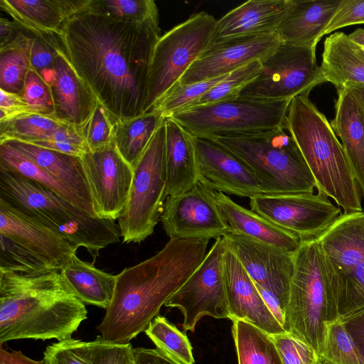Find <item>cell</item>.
Instances as JSON below:
<instances>
[{"instance_id": "cell-32", "label": "cell", "mask_w": 364, "mask_h": 364, "mask_svg": "<svg viewBox=\"0 0 364 364\" xmlns=\"http://www.w3.org/2000/svg\"><path fill=\"white\" fill-rule=\"evenodd\" d=\"M0 166L37 183L84 210L90 215L97 217L93 208L84 201L72 189L6 143L0 144Z\"/></svg>"}, {"instance_id": "cell-7", "label": "cell", "mask_w": 364, "mask_h": 364, "mask_svg": "<svg viewBox=\"0 0 364 364\" xmlns=\"http://www.w3.org/2000/svg\"><path fill=\"white\" fill-rule=\"evenodd\" d=\"M284 128L213 139L242 159L255 172L262 194L311 193L315 178L296 141Z\"/></svg>"}, {"instance_id": "cell-1", "label": "cell", "mask_w": 364, "mask_h": 364, "mask_svg": "<svg viewBox=\"0 0 364 364\" xmlns=\"http://www.w3.org/2000/svg\"><path fill=\"white\" fill-rule=\"evenodd\" d=\"M87 7L67 21L60 35L73 67L113 124L147 112L151 58L161 36L159 20L126 22Z\"/></svg>"}, {"instance_id": "cell-15", "label": "cell", "mask_w": 364, "mask_h": 364, "mask_svg": "<svg viewBox=\"0 0 364 364\" xmlns=\"http://www.w3.org/2000/svg\"><path fill=\"white\" fill-rule=\"evenodd\" d=\"M80 158L96 216L117 220L129 199L133 167L114 142L89 150Z\"/></svg>"}, {"instance_id": "cell-36", "label": "cell", "mask_w": 364, "mask_h": 364, "mask_svg": "<svg viewBox=\"0 0 364 364\" xmlns=\"http://www.w3.org/2000/svg\"><path fill=\"white\" fill-rule=\"evenodd\" d=\"M64 124L53 118L35 114L0 122V144L15 140L33 144L47 139Z\"/></svg>"}, {"instance_id": "cell-54", "label": "cell", "mask_w": 364, "mask_h": 364, "mask_svg": "<svg viewBox=\"0 0 364 364\" xmlns=\"http://www.w3.org/2000/svg\"><path fill=\"white\" fill-rule=\"evenodd\" d=\"M343 87L349 88L358 99L364 107V85L360 84H348Z\"/></svg>"}, {"instance_id": "cell-17", "label": "cell", "mask_w": 364, "mask_h": 364, "mask_svg": "<svg viewBox=\"0 0 364 364\" xmlns=\"http://www.w3.org/2000/svg\"><path fill=\"white\" fill-rule=\"evenodd\" d=\"M222 238L254 283L272 295L287 312L294 252L231 232Z\"/></svg>"}, {"instance_id": "cell-18", "label": "cell", "mask_w": 364, "mask_h": 364, "mask_svg": "<svg viewBox=\"0 0 364 364\" xmlns=\"http://www.w3.org/2000/svg\"><path fill=\"white\" fill-rule=\"evenodd\" d=\"M0 235L42 260L53 271H60L77 250L60 233L2 198Z\"/></svg>"}, {"instance_id": "cell-3", "label": "cell", "mask_w": 364, "mask_h": 364, "mask_svg": "<svg viewBox=\"0 0 364 364\" xmlns=\"http://www.w3.org/2000/svg\"><path fill=\"white\" fill-rule=\"evenodd\" d=\"M87 318L84 303L59 271L28 274L0 270V344L19 339L62 341Z\"/></svg>"}, {"instance_id": "cell-13", "label": "cell", "mask_w": 364, "mask_h": 364, "mask_svg": "<svg viewBox=\"0 0 364 364\" xmlns=\"http://www.w3.org/2000/svg\"><path fill=\"white\" fill-rule=\"evenodd\" d=\"M250 210L294 233L301 241L318 240L341 216V209L321 191L259 195L250 199Z\"/></svg>"}, {"instance_id": "cell-51", "label": "cell", "mask_w": 364, "mask_h": 364, "mask_svg": "<svg viewBox=\"0 0 364 364\" xmlns=\"http://www.w3.org/2000/svg\"><path fill=\"white\" fill-rule=\"evenodd\" d=\"M134 364H186L159 348H134Z\"/></svg>"}, {"instance_id": "cell-2", "label": "cell", "mask_w": 364, "mask_h": 364, "mask_svg": "<svg viewBox=\"0 0 364 364\" xmlns=\"http://www.w3.org/2000/svg\"><path fill=\"white\" fill-rule=\"evenodd\" d=\"M210 239H170L156 255L117 274L114 295L97 326L106 342L127 344L145 331L207 255Z\"/></svg>"}, {"instance_id": "cell-19", "label": "cell", "mask_w": 364, "mask_h": 364, "mask_svg": "<svg viewBox=\"0 0 364 364\" xmlns=\"http://www.w3.org/2000/svg\"><path fill=\"white\" fill-rule=\"evenodd\" d=\"M279 43L276 33L238 36L211 43L178 83H195L228 75L252 61H261Z\"/></svg>"}, {"instance_id": "cell-50", "label": "cell", "mask_w": 364, "mask_h": 364, "mask_svg": "<svg viewBox=\"0 0 364 364\" xmlns=\"http://www.w3.org/2000/svg\"><path fill=\"white\" fill-rule=\"evenodd\" d=\"M340 320L364 358V308L341 317Z\"/></svg>"}, {"instance_id": "cell-47", "label": "cell", "mask_w": 364, "mask_h": 364, "mask_svg": "<svg viewBox=\"0 0 364 364\" xmlns=\"http://www.w3.org/2000/svg\"><path fill=\"white\" fill-rule=\"evenodd\" d=\"M92 364H134V348L127 344L111 343L100 336L90 341Z\"/></svg>"}, {"instance_id": "cell-35", "label": "cell", "mask_w": 364, "mask_h": 364, "mask_svg": "<svg viewBox=\"0 0 364 364\" xmlns=\"http://www.w3.org/2000/svg\"><path fill=\"white\" fill-rule=\"evenodd\" d=\"M32 38L26 31L16 42L0 50V89L21 95L26 76L31 68Z\"/></svg>"}, {"instance_id": "cell-29", "label": "cell", "mask_w": 364, "mask_h": 364, "mask_svg": "<svg viewBox=\"0 0 364 364\" xmlns=\"http://www.w3.org/2000/svg\"><path fill=\"white\" fill-rule=\"evenodd\" d=\"M320 67L325 82L337 89L348 84L364 85V48L343 32L331 34L324 41Z\"/></svg>"}, {"instance_id": "cell-14", "label": "cell", "mask_w": 364, "mask_h": 364, "mask_svg": "<svg viewBox=\"0 0 364 364\" xmlns=\"http://www.w3.org/2000/svg\"><path fill=\"white\" fill-rule=\"evenodd\" d=\"M224 249L223 238L215 239L203 261L164 304L181 310L185 331H193L197 322L205 316L230 318L224 279Z\"/></svg>"}, {"instance_id": "cell-44", "label": "cell", "mask_w": 364, "mask_h": 364, "mask_svg": "<svg viewBox=\"0 0 364 364\" xmlns=\"http://www.w3.org/2000/svg\"><path fill=\"white\" fill-rule=\"evenodd\" d=\"M43 360L46 364H92L90 341L70 338L47 346Z\"/></svg>"}, {"instance_id": "cell-27", "label": "cell", "mask_w": 364, "mask_h": 364, "mask_svg": "<svg viewBox=\"0 0 364 364\" xmlns=\"http://www.w3.org/2000/svg\"><path fill=\"white\" fill-rule=\"evenodd\" d=\"M331 125L341 139L364 198V107L348 87L338 88Z\"/></svg>"}, {"instance_id": "cell-9", "label": "cell", "mask_w": 364, "mask_h": 364, "mask_svg": "<svg viewBox=\"0 0 364 364\" xmlns=\"http://www.w3.org/2000/svg\"><path fill=\"white\" fill-rule=\"evenodd\" d=\"M133 170L129 199L117 219L126 243H140L152 235L167 198L164 120Z\"/></svg>"}, {"instance_id": "cell-46", "label": "cell", "mask_w": 364, "mask_h": 364, "mask_svg": "<svg viewBox=\"0 0 364 364\" xmlns=\"http://www.w3.org/2000/svg\"><path fill=\"white\" fill-rule=\"evenodd\" d=\"M272 336L282 364H316V352L294 335L287 333Z\"/></svg>"}, {"instance_id": "cell-39", "label": "cell", "mask_w": 364, "mask_h": 364, "mask_svg": "<svg viewBox=\"0 0 364 364\" xmlns=\"http://www.w3.org/2000/svg\"><path fill=\"white\" fill-rule=\"evenodd\" d=\"M144 332L157 348L186 364H194L188 338L165 317L156 316Z\"/></svg>"}, {"instance_id": "cell-53", "label": "cell", "mask_w": 364, "mask_h": 364, "mask_svg": "<svg viewBox=\"0 0 364 364\" xmlns=\"http://www.w3.org/2000/svg\"><path fill=\"white\" fill-rule=\"evenodd\" d=\"M0 364H46L43 360H36L20 350H7L0 348Z\"/></svg>"}, {"instance_id": "cell-4", "label": "cell", "mask_w": 364, "mask_h": 364, "mask_svg": "<svg viewBox=\"0 0 364 364\" xmlns=\"http://www.w3.org/2000/svg\"><path fill=\"white\" fill-rule=\"evenodd\" d=\"M286 129L299 148L317 185L343 214L363 211L350 162L331 124L308 96L291 100Z\"/></svg>"}, {"instance_id": "cell-55", "label": "cell", "mask_w": 364, "mask_h": 364, "mask_svg": "<svg viewBox=\"0 0 364 364\" xmlns=\"http://www.w3.org/2000/svg\"><path fill=\"white\" fill-rule=\"evenodd\" d=\"M349 39L354 43L364 48V29L358 28L348 35Z\"/></svg>"}, {"instance_id": "cell-48", "label": "cell", "mask_w": 364, "mask_h": 364, "mask_svg": "<svg viewBox=\"0 0 364 364\" xmlns=\"http://www.w3.org/2000/svg\"><path fill=\"white\" fill-rule=\"evenodd\" d=\"M364 23V0H341L323 36L346 26Z\"/></svg>"}, {"instance_id": "cell-49", "label": "cell", "mask_w": 364, "mask_h": 364, "mask_svg": "<svg viewBox=\"0 0 364 364\" xmlns=\"http://www.w3.org/2000/svg\"><path fill=\"white\" fill-rule=\"evenodd\" d=\"M0 93V122L34 114L21 95L1 89Z\"/></svg>"}, {"instance_id": "cell-42", "label": "cell", "mask_w": 364, "mask_h": 364, "mask_svg": "<svg viewBox=\"0 0 364 364\" xmlns=\"http://www.w3.org/2000/svg\"><path fill=\"white\" fill-rule=\"evenodd\" d=\"M21 95L34 114L53 118L55 107L50 87L32 68L27 73Z\"/></svg>"}, {"instance_id": "cell-22", "label": "cell", "mask_w": 364, "mask_h": 364, "mask_svg": "<svg viewBox=\"0 0 364 364\" xmlns=\"http://www.w3.org/2000/svg\"><path fill=\"white\" fill-rule=\"evenodd\" d=\"M46 82L54 102L53 118L80 129L92 115L98 100L76 73L64 46L57 54Z\"/></svg>"}, {"instance_id": "cell-43", "label": "cell", "mask_w": 364, "mask_h": 364, "mask_svg": "<svg viewBox=\"0 0 364 364\" xmlns=\"http://www.w3.org/2000/svg\"><path fill=\"white\" fill-rule=\"evenodd\" d=\"M30 34L32 38L31 68L46 81L50 75L57 54L63 46L62 39L60 34Z\"/></svg>"}, {"instance_id": "cell-21", "label": "cell", "mask_w": 364, "mask_h": 364, "mask_svg": "<svg viewBox=\"0 0 364 364\" xmlns=\"http://www.w3.org/2000/svg\"><path fill=\"white\" fill-rule=\"evenodd\" d=\"M224 247L223 270L229 318L246 321L270 335L287 333L237 256L225 243Z\"/></svg>"}, {"instance_id": "cell-25", "label": "cell", "mask_w": 364, "mask_h": 364, "mask_svg": "<svg viewBox=\"0 0 364 364\" xmlns=\"http://www.w3.org/2000/svg\"><path fill=\"white\" fill-rule=\"evenodd\" d=\"M341 0H289L276 33L280 42L317 45Z\"/></svg>"}, {"instance_id": "cell-38", "label": "cell", "mask_w": 364, "mask_h": 364, "mask_svg": "<svg viewBox=\"0 0 364 364\" xmlns=\"http://www.w3.org/2000/svg\"><path fill=\"white\" fill-rule=\"evenodd\" d=\"M87 8L93 13L126 22L159 20L158 8L153 0H90Z\"/></svg>"}, {"instance_id": "cell-41", "label": "cell", "mask_w": 364, "mask_h": 364, "mask_svg": "<svg viewBox=\"0 0 364 364\" xmlns=\"http://www.w3.org/2000/svg\"><path fill=\"white\" fill-rule=\"evenodd\" d=\"M260 70L261 62L255 60L231 72L206 92L193 107L239 96L241 91L257 77Z\"/></svg>"}, {"instance_id": "cell-40", "label": "cell", "mask_w": 364, "mask_h": 364, "mask_svg": "<svg viewBox=\"0 0 364 364\" xmlns=\"http://www.w3.org/2000/svg\"><path fill=\"white\" fill-rule=\"evenodd\" d=\"M326 338L321 355L334 364H364V358L340 318L326 326Z\"/></svg>"}, {"instance_id": "cell-16", "label": "cell", "mask_w": 364, "mask_h": 364, "mask_svg": "<svg viewBox=\"0 0 364 364\" xmlns=\"http://www.w3.org/2000/svg\"><path fill=\"white\" fill-rule=\"evenodd\" d=\"M170 239H217L230 232L218 208L215 191L199 181L188 191L167 196L160 218Z\"/></svg>"}, {"instance_id": "cell-34", "label": "cell", "mask_w": 364, "mask_h": 364, "mask_svg": "<svg viewBox=\"0 0 364 364\" xmlns=\"http://www.w3.org/2000/svg\"><path fill=\"white\" fill-rule=\"evenodd\" d=\"M238 364H282L272 335L242 320H232Z\"/></svg>"}, {"instance_id": "cell-30", "label": "cell", "mask_w": 364, "mask_h": 364, "mask_svg": "<svg viewBox=\"0 0 364 364\" xmlns=\"http://www.w3.org/2000/svg\"><path fill=\"white\" fill-rule=\"evenodd\" d=\"M66 287L85 304L107 309L111 304L117 275L96 268L76 253L59 271Z\"/></svg>"}, {"instance_id": "cell-8", "label": "cell", "mask_w": 364, "mask_h": 364, "mask_svg": "<svg viewBox=\"0 0 364 364\" xmlns=\"http://www.w3.org/2000/svg\"><path fill=\"white\" fill-rule=\"evenodd\" d=\"M291 100L236 97L190 107L171 118L193 136L211 139L286 129ZM168 118V117H167Z\"/></svg>"}, {"instance_id": "cell-52", "label": "cell", "mask_w": 364, "mask_h": 364, "mask_svg": "<svg viewBox=\"0 0 364 364\" xmlns=\"http://www.w3.org/2000/svg\"><path fill=\"white\" fill-rule=\"evenodd\" d=\"M26 33V31L15 21L0 18V50L14 43Z\"/></svg>"}, {"instance_id": "cell-24", "label": "cell", "mask_w": 364, "mask_h": 364, "mask_svg": "<svg viewBox=\"0 0 364 364\" xmlns=\"http://www.w3.org/2000/svg\"><path fill=\"white\" fill-rule=\"evenodd\" d=\"M90 0H1L0 6L27 32L61 34L67 21Z\"/></svg>"}, {"instance_id": "cell-45", "label": "cell", "mask_w": 364, "mask_h": 364, "mask_svg": "<svg viewBox=\"0 0 364 364\" xmlns=\"http://www.w3.org/2000/svg\"><path fill=\"white\" fill-rule=\"evenodd\" d=\"M80 132L90 151L113 142V123L99 101L90 117L80 128Z\"/></svg>"}, {"instance_id": "cell-5", "label": "cell", "mask_w": 364, "mask_h": 364, "mask_svg": "<svg viewBox=\"0 0 364 364\" xmlns=\"http://www.w3.org/2000/svg\"><path fill=\"white\" fill-rule=\"evenodd\" d=\"M294 261L288 331L321 355L327 323L340 318L334 273L318 240L301 241Z\"/></svg>"}, {"instance_id": "cell-23", "label": "cell", "mask_w": 364, "mask_h": 364, "mask_svg": "<svg viewBox=\"0 0 364 364\" xmlns=\"http://www.w3.org/2000/svg\"><path fill=\"white\" fill-rule=\"evenodd\" d=\"M289 0H250L230 10L214 28L212 42L234 37L276 33Z\"/></svg>"}, {"instance_id": "cell-26", "label": "cell", "mask_w": 364, "mask_h": 364, "mask_svg": "<svg viewBox=\"0 0 364 364\" xmlns=\"http://www.w3.org/2000/svg\"><path fill=\"white\" fill-rule=\"evenodd\" d=\"M167 196L183 193L200 180L193 136L171 118L164 119Z\"/></svg>"}, {"instance_id": "cell-12", "label": "cell", "mask_w": 364, "mask_h": 364, "mask_svg": "<svg viewBox=\"0 0 364 364\" xmlns=\"http://www.w3.org/2000/svg\"><path fill=\"white\" fill-rule=\"evenodd\" d=\"M316 47L280 42L260 61L259 75L240 95L266 100L309 96L314 87L326 82L316 63Z\"/></svg>"}, {"instance_id": "cell-33", "label": "cell", "mask_w": 364, "mask_h": 364, "mask_svg": "<svg viewBox=\"0 0 364 364\" xmlns=\"http://www.w3.org/2000/svg\"><path fill=\"white\" fill-rule=\"evenodd\" d=\"M164 120L151 110L113 124V142L122 156L132 167L144 154Z\"/></svg>"}, {"instance_id": "cell-37", "label": "cell", "mask_w": 364, "mask_h": 364, "mask_svg": "<svg viewBox=\"0 0 364 364\" xmlns=\"http://www.w3.org/2000/svg\"><path fill=\"white\" fill-rule=\"evenodd\" d=\"M228 75L195 83H178L155 102L151 110L165 119L180 111L192 107L206 92Z\"/></svg>"}, {"instance_id": "cell-11", "label": "cell", "mask_w": 364, "mask_h": 364, "mask_svg": "<svg viewBox=\"0 0 364 364\" xmlns=\"http://www.w3.org/2000/svg\"><path fill=\"white\" fill-rule=\"evenodd\" d=\"M318 240L334 273L340 318L364 308V210L343 213Z\"/></svg>"}, {"instance_id": "cell-10", "label": "cell", "mask_w": 364, "mask_h": 364, "mask_svg": "<svg viewBox=\"0 0 364 364\" xmlns=\"http://www.w3.org/2000/svg\"><path fill=\"white\" fill-rule=\"evenodd\" d=\"M216 21L212 15L199 12L159 37L149 70L147 112L211 43Z\"/></svg>"}, {"instance_id": "cell-28", "label": "cell", "mask_w": 364, "mask_h": 364, "mask_svg": "<svg viewBox=\"0 0 364 364\" xmlns=\"http://www.w3.org/2000/svg\"><path fill=\"white\" fill-rule=\"evenodd\" d=\"M215 199L230 232L291 252L300 245L301 240L299 236L240 205L225 193L215 191Z\"/></svg>"}, {"instance_id": "cell-6", "label": "cell", "mask_w": 364, "mask_h": 364, "mask_svg": "<svg viewBox=\"0 0 364 364\" xmlns=\"http://www.w3.org/2000/svg\"><path fill=\"white\" fill-rule=\"evenodd\" d=\"M0 198L60 233L77 249L85 248L94 261L101 250L119 242L115 220L90 215L46 188L1 166Z\"/></svg>"}, {"instance_id": "cell-56", "label": "cell", "mask_w": 364, "mask_h": 364, "mask_svg": "<svg viewBox=\"0 0 364 364\" xmlns=\"http://www.w3.org/2000/svg\"><path fill=\"white\" fill-rule=\"evenodd\" d=\"M316 364H334L325 357L318 355Z\"/></svg>"}, {"instance_id": "cell-31", "label": "cell", "mask_w": 364, "mask_h": 364, "mask_svg": "<svg viewBox=\"0 0 364 364\" xmlns=\"http://www.w3.org/2000/svg\"><path fill=\"white\" fill-rule=\"evenodd\" d=\"M4 143L8 144L32 160L45 171L72 189L84 201L92 207L80 156L19 141L13 140Z\"/></svg>"}, {"instance_id": "cell-20", "label": "cell", "mask_w": 364, "mask_h": 364, "mask_svg": "<svg viewBox=\"0 0 364 364\" xmlns=\"http://www.w3.org/2000/svg\"><path fill=\"white\" fill-rule=\"evenodd\" d=\"M193 138L199 181L223 193L250 199L262 195L257 176L242 159L213 139Z\"/></svg>"}]
</instances>
